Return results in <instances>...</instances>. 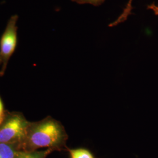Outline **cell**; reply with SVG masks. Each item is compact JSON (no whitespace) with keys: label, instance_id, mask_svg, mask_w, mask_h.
Instances as JSON below:
<instances>
[{"label":"cell","instance_id":"cell-4","mask_svg":"<svg viewBox=\"0 0 158 158\" xmlns=\"http://www.w3.org/2000/svg\"><path fill=\"white\" fill-rule=\"evenodd\" d=\"M52 151L53 150L51 149H48L45 151H18L15 158H46Z\"/></svg>","mask_w":158,"mask_h":158},{"label":"cell","instance_id":"cell-2","mask_svg":"<svg viewBox=\"0 0 158 158\" xmlns=\"http://www.w3.org/2000/svg\"><path fill=\"white\" fill-rule=\"evenodd\" d=\"M29 124L21 113L6 114L0 125V143L20 147L27 135Z\"/></svg>","mask_w":158,"mask_h":158},{"label":"cell","instance_id":"cell-10","mask_svg":"<svg viewBox=\"0 0 158 158\" xmlns=\"http://www.w3.org/2000/svg\"><path fill=\"white\" fill-rule=\"evenodd\" d=\"M147 8L149 10H151L156 15H158V5H155L154 4H152L148 6Z\"/></svg>","mask_w":158,"mask_h":158},{"label":"cell","instance_id":"cell-6","mask_svg":"<svg viewBox=\"0 0 158 158\" xmlns=\"http://www.w3.org/2000/svg\"><path fill=\"white\" fill-rule=\"evenodd\" d=\"M133 0H129L128 3L127 4L126 6L125 7L124 10L122 14L119 16L118 18L113 23H110L109 25L110 27H115L117 25L119 24L120 23H123L125 21L127 20L128 17H129L131 14L132 12V3Z\"/></svg>","mask_w":158,"mask_h":158},{"label":"cell","instance_id":"cell-8","mask_svg":"<svg viewBox=\"0 0 158 158\" xmlns=\"http://www.w3.org/2000/svg\"><path fill=\"white\" fill-rule=\"evenodd\" d=\"M79 4H91L93 6H99L105 1V0H72Z\"/></svg>","mask_w":158,"mask_h":158},{"label":"cell","instance_id":"cell-11","mask_svg":"<svg viewBox=\"0 0 158 158\" xmlns=\"http://www.w3.org/2000/svg\"><path fill=\"white\" fill-rule=\"evenodd\" d=\"M0 66H2V62L1 61V60H0Z\"/></svg>","mask_w":158,"mask_h":158},{"label":"cell","instance_id":"cell-7","mask_svg":"<svg viewBox=\"0 0 158 158\" xmlns=\"http://www.w3.org/2000/svg\"><path fill=\"white\" fill-rule=\"evenodd\" d=\"M69 152L70 158H94L89 151L83 148L69 149Z\"/></svg>","mask_w":158,"mask_h":158},{"label":"cell","instance_id":"cell-3","mask_svg":"<svg viewBox=\"0 0 158 158\" xmlns=\"http://www.w3.org/2000/svg\"><path fill=\"white\" fill-rule=\"evenodd\" d=\"M19 17L17 14L10 18L6 29L0 38V60L2 68L0 76H3L8 62L16 49L18 44V27L17 23Z\"/></svg>","mask_w":158,"mask_h":158},{"label":"cell","instance_id":"cell-5","mask_svg":"<svg viewBox=\"0 0 158 158\" xmlns=\"http://www.w3.org/2000/svg\"><path fill=\"white\" fill-rule=\"evenodd\" d=\"M17 147L15 145L0 143V158H15Z\"/></svg>","mask_w":158,"mask_h":158},{"label":"cell","instance_id":"cell-9","mask_svg":"<svg viewBox=\"0 0 158 158\" xmlns=\"http://www.w3.org/2000/svg\"><path fill=\"white\" fill-rule=\"evenodd\" d=\"M6 112H5V109H4V106L3 104V102L1 100V98H0V125L3 122L4 119L5 118L6 115Z\"/></svg>","mask_w":158,"mask_h":158},{"label":"cell","instance_id":"cell-1","mask_svg":"<svg viewBox=\"0 0 158 158\" xmlns=\"http://www.w3.org/2000/svg\"><path fill=\"white\" fill-rule=\"evenodd\" d=\"M68 138L63 125L48 117L40 121L30 122L27 135L20 147L25 151L44 148L54 150L64 146Z\"/></svg>","mask_w":158,"mask_h":158}]
</instances>
